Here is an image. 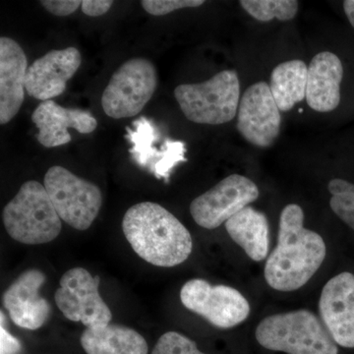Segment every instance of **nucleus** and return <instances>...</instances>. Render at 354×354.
<instances>
[{"mask_svg":"<svg viewBox=\"0 0 354 354\" xmlns=\"http://www.w3.org/2000/svg\"><path fill=\"white\" fill-rule=\"evenodd\" d=\"M326 254L322 236L304 227L301 207L288 205L279 216L278 243L266 262V281L274 290H299L320 269Z\"/></svg>","mask_w":354,"mask_h":354,"instance_id":"nucleus-1","label":"nucleus"},{"mask_svg":"<svg viewBox=\"0 0 354 354\" xmlns=\"http://www.w3.org/2000/svg\"><path fill=\"white\" fill-rule=\"evenodd\" d=\"M122 230L135 253L157 267H176L192 253L189 230L157 203H138L128 209Z\"/></svg>","mask_w":354,"mask_h":354,"instance_id":"nucleus-2","label":"nucleus"},{"mask_svg":"<svg viewBox=\"0 0 354 354\" xmlns=\"http://www.w3.org/2000/svg\"><path fill=\"white\" fill-rule=\"evenodd\" d=\"M260 346L288 354H339L327 328L309 310L266 317L256 328Z\"/></svg>","mask_w":354,"mask_h":354,"instance_id":"nucleus-3","label":"nucleus"},{"mask_svg":"<svg viewBox=\"0 0 354 354\" xmlns=\"http://www.w3.org/2000/svg\"><path fill=\"white\" fill-rule=\"evenodd\" d=\"M4 227L14 241L39 245L55 241L62 232V218L48 191L39 181L23 184L16 196L4 207Z\"/></svg>","mask_w":354,"mask_h":354,"instance_id":"nucleus-4","label":"nucleus"},{"mask_svg":"<svg viewBox=\"0 0 354 354\" xmlns=\"http://www.w3.org/2000/svg\"><path fill=\"white\" fill-rule=\"evenodd\" d=\"M185 118L198 124L230 122L239 111L241 83L235 70H223L205 82L181 84L174 90Z\"/></svg>","mask_w":354,"mask_h":354,"instance_id":"nucleus-5","label":"nucleus"},{"mask_svg":"<svg viewBox=\"0 0 354 354\" xmlns=\"http://www.w3.org/2000/svg\"><path fill=\"white\" fill-rule=\"evenodd\" d=\"M44 186L59 218L77 230H87L101 211V189L64 167H51Z\"/></svg>","mask_w":354,"mask_h":354,"instance_id":"nucleus-6","label":"nucleus"},{"mask_svg":"<svg viewBox=\"0 0 354 354\" xmlns=\"http://www.w3.org/2000/svg\"><path fill=\"white\" fill-rule=\"evenodd\" d=\"M158 86V73L152 62L132 58L114 72L104 88L102 106L114 120L138 115L152 99Z\"/></svg>","mask_w":354,"mask_h":354,"instance_id":"nucleus-7","label":"nucleus"},{"mask_svg":"<svg viewBox=\"0 0 354 354\" xmlns=\"http://www.w3.org/2000/svg\"><path fill=\"white\" fill-rule=\"evenodd\" d=\"M183 306L220 329H230L248 318V300L232 286H212L202 279L188 281L180 290Z\"/></svg>","mask_w":354,"mask_h":354,"instance_id":"nucleus-8","label":"nucleus"},{"mask_svg":"<svg viewBox=\"0 0 354 354\" xmlns=\"http://www.w3.org/2000/svg\"><path fill=\"white\" fill-rule=\"evenodd\" d=\"M59 285L55 300L65 318L87 328L109 325L113 313L100 295L99 276L93 277L84 268H73L62 277Z\"/></svg>","mask_w":354,"mask_h":354,"instance_id":"nucleus-9","label":"nucleus"},{"mask_svg":"<svg viewBox=\"0 0 354 354\" xmlns=\"http://www.w3.org/2000/svg\"><path fill=\"white\" fill-rule=\"evenodd\" d=\"M259 198L258 186L248 177L232 174L193 200L190 214L200 227L215 230Z\"/></svg>","mask_w":354,"mask_h":354,"instance_id":"nucleus-10","label":"nucleus"},{"mask_svg":"<svg viewBox=\"0 0 354 354\" xmlns=\"http://www.w3.org/2000/svg\"><path fill=\"white\" fill-rule=\"evenodd\" d=\"M237 130L251 145L269 148L278 139L281 115L270 85L253 84L242 95L237 111Z\"/></svg>","mask_w":354,"mask_h":354,"instance_id":"nucleus-11","label":"nucleus"},{"mask_svg":"<svg viewBox=\"0 0 354 354\" xmlns=\"http://www.w3.org/2000/svg\"><path fill=\"white\" fill-rule=\"evenodd\" d=\"M127 139L131 144L130 156L135 164L150 172L156 178L169 183L171 172L179 162H186L183 142L165 139L162 148L158 150L160 132L157 125L145 116H141L127 127Z\"/></svg>","mask_w":354,"mask_h":354,"instance_id":"nucleus-12","label":"nucleus"},{"mask_svg":"<svg viewBox=\"0 0 354 354\" xmlns=\"http://www.w3.org/2000/svg\"><path fill=\"white\" fill-rule=\"evenodd\" d=\"M323 324L335 344L354 348V274L344 272L324 286L319 300Z\"/></svg>","mask_w":354,"mask_h":354,"instance_id":"nucleus-13","label":"nucleus"},{"mask_svg":"<svg viewBox=\"0 0 354 354\" xmlns=\"http://www.w3.org/2000/svg\"><path fill=\"white\" fill-rule=\"evenodd\" d=\"M81 64L80 51L73 46L48 51L28 68L26 92L43 102L64 94L67 82L75 75Z\"/></svg>","mask_w":354,"mask_h":354,"instance_id":"nucleus-14","label":"nucleus"},{"mask_svg":"<svg viewBox=\"0 0 354 354\" xmlns=\"http://www.w3.org/2000/svg\"><path fill=\"white\" fill-rule=\"evenodd\" d=\"M46 281L43 272L28 270L9 286L3 295V305L11 320L18 327L38 330L50 316V305L39 297V288Z\"/></svg>","mask_w":354,"mask_h":354,"instance_id":"nucleus-15","label":"nucleus"},{"mask_svg":"<svg viewBox=\"0 0 354 354\" xmlns=\"http://www.w3.org/2000/svg\"><path fill=\"white\" fill-rule=\"evenodd\" d=\"M32 120L39 129L36 138L46 148L70 143L69 128L81 134H90L97 127L92 113L80 109H65L53 100L39 104L32 114Z\"/></svg>","mask_w":354,"mask_h":354,"instance_id":"nucleus-16","label":"nucleus"},{"mask_svg":"<svg viewBox=\"0 0 354 354\" xmlns=\"http://www.w3.org/2000/svg\"><path fill=\"white\" fill-rule=\"evenodd\" d=\"M28 58L20 44L8 37L0 38V124L10 122L25 100Z\"/></svg>","mask_w":354,"mask_h":354,"instance_id":"nucleus-17","label":"nucleus"},{"mask_svg":"<svg viewBox=\"0 0 354 354\" xmlns=\"http://www.w3.org/2000/svg\"><path fill=\"white\" fill-rule=\"evenodd\" d=\"M344 66L339 57L322 51L312 58L307 76L306 102L318 113L335 111L341 102Z\"/></svg>","mask_w":354,"mask_h":354,"instance_id":"nucleus-18","label":"nucleus"},{"mask_svg":"<svg viewBox=\"0 0 354 354\" xmlns=\"http://www.w3.org/2000/svg\"><path fill=\"white\" fill-rule=\"evenodd\" d=\"M230 239L255 262L267 258L270 249V227L267 216L252 207H246L225 223Z\"/></svg>","mask_w":354,"mask_h":354,"instance_id":"nucleus-19","label":"nucleus"},{"mask_svg":"<svg viewBox=\"0 0 354 354\" xmlns=\"http://www.w3.org/2000/svg\"><path fill=\"white\" fill-rule=\"evenodd\" d=\"M81 346L87 354H148L143 335L122 325L87 328L81 335Z\"/></svg>","mask_w":354,"mask_h":354,"instance_id":"nucleus-20","label":"nucleus"},{"mask_svg":"<svg viewBox=\"0 0 354 354\" xmlns=\"http://www.w3.org/2000/svg\"><path fill=\"white\" fill-rule=\"evenodd\" d=\"M308 66L299 59L288 60L272 70L270 88L279 111H288L306 97Z\"/></svg>","mask_w":354,"mask_h":354,"instance_id":"nucleus-21","label":"nucleus"},{"mask_svg":"<svg viewBox=\"0 0 354 354\" xmlns=\"http://www.w3.org/2000/svg\"><path fill=\"white\" fill-rule=\"evenodd\" d=\"M239 4L260 22H270L274 18L279 21L293 19L299 6V2L295 0H241Z\"/></svg>","mask_w":354,"mask_h":354,"instance_id":"nucleus-22","label":"nucleus"},{"mask_svg":"<svg viewBox=\"0 0 354 354\" xmlns=\"http://www.w3.org/2000/svg\"><path fill=\"white\" fill-rule=\"evenodd\" d=\"M332 198L330 209L344 223L354 230V184L334 178L328 184Z\"/></svg>","mask_w":354,"mask_h":354,"instance_id":"nucleus-23","label":"nucleus"},{"mask_svg":"<svg viewBox=\"0 0 354 354\" xmlns=\"http://www.w3.org/2000/svg\"><path fill=\"white\" fill-rule=\"evenodd\" d=\"M152 354H207L198 348L196 342L177 332H167L158 339Z\"/></svg>","mask_w":354,"mask_h":354,"instance_id":"nucleus-24","label":"nucleus"},{"mask_svg":"<svg viewBox=\"0 0 354 354\" xmlns=\"http://www.w3.org/2000/svg\"><path fill=\"white\" fill-rule=\"evenodd\" d=\"M204 3V0H142L141 1L144 10L153 16H164L178 9L194 8Z\"/></svg>","mask_w":354,"mask_h":354,"instance_id":"nucleus-25","label":"nucleus"},{"mask_svg":"<svg viewBox=\"0 0 354 354\" xmlns=\"http://www.w3.org/2000/svg\"><path fill=\"white\" fill-rule=\"evenodd\" d=\"M41 4L53 15L64 17L75 12L77 9L82 6V1L80 0H43Z\"/></svg>","mask_w":354,"mask_h":354,"instance_id":"nucleus-26","label":"nucleus"},{"mask_svg":"<svg viewBox=\"0 0 354 354\" xmlns=\"http://www.w3.org/2000/svg\"><path fill=\"white\" fill-rule=\"evenodd\" d=\"M111 0H84L82 1V11L90 17H99L108 13L113 6Z\"/></svg>","mask_w":354,"mask_h":354,"instance_id":"nucleus-27","label":"nucleus"},{"mask_svg":"<svg viewBox=\"0 0 354 354\" xmlns=\"http://www.w3.org/2000/svg\"><path fill=\"white\" fill-rule=\"evenodd\" d=\"M0 341H1V354H17L19 353L20 342L12 335L9 334L2 325L0 328Z\"/></svg>","mask_w":354,"mask_h":354,"instance_id":"nucleus-28","label":"nucleus"},{"mask_svg":"<svg viewBox=\"0 0 354 354\" xmlns=\"http://www.w3.org/2000/svg\"><path fill=\"white\" fill-rule=\"evenodd\" d=\"M344 10L351 25L354 29V0H346L344 1Z\"/></svg>","mask_w":354,"mask_h":354,"instance_id":"nucleus-29","label":"nucleus"}]
</instances>
